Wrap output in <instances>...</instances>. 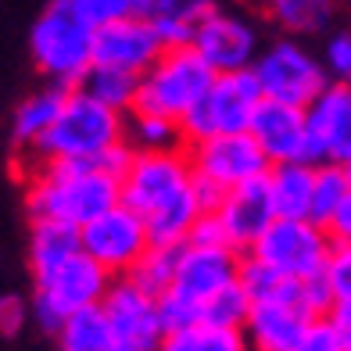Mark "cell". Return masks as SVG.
<instances>
[{
	"label": "cell",
	"instance_id": "cell-1",
	"mask_svg": "<svg viewBox=\"0 0 351 351\" xmlns=\"http://www.w3.org/2000/svg\"><path fill=\"white\" fill-rule=\"evenodd\" d=\"M122 204L143 215L154 244L183 247L197 219L208 212L197 190V176L183 151H133L122 176Z\"/></svg>",
	"mask_w": 351,
	"mask_h": 351
},
{
	"label": "cell",
	"instance_id": "cell-2",
	"mask_svg": "<svg viewBox=\"0 0 351 351\" xmlns=\"http://www.w3.org/2000/svg\"><path fill=\"white\" fill-rule=\"evenodd\" d=\"M25 208L33 222H61L83 230L122 201L119 172L101 162H61V158H25Z\"/></svg>",
	"mask_w": 351,
	"mask_h": 351
},
{
	"label": "cell",
	"instance_id": "cell-3",
	"mask_svg": "<svg viewBox=\"0 0 351 351\" xmlns=\"http://www.w3.org/2000/svg\"><path fill=\"white\" fill-rule=\"evenodd\" d=\"M130 119L90 97L86 90H69V101L61 108L54 130L40 140V147L29 158H61V162H101L111 172L125 169L130 162Z\"/></svg>",
	"mask_w": 351,
	"mask_h": 351
},
{
	"label": "cell",
	"instance_id": "cell-4",
	"mask_svg": "<svg viewBox=\"0 0 351 351\" xmlns=\"http://www.w3.org/2000/svg\"><path fill=\"white\" fill-rule=\"evenodd\" d=\"M93 47H97V29L69 0H51L29 29L33 65L54 86L75 90L83 83L93 69Z\"/></svg>",
	"mask_w": 351,
	"mask_h": 351
},
{
	"label": "cell",
	"instance_id": "cell-5",
	"mask_svg": "<svg viewBox=\"0 0 351 351\" xmlns=\"http://www.w3.org/2000/svg\"><path fill=\"white\" fill-rule=\"evenodd\" d=\"M244 258L237 247H208V244H183L180 247V265H176L172 287L158 298L162 315L169 330H183L204 323L208 301L226 291L230 283L241 280Z\"/></svg>",
	"mask_w": 351,
	"mask_h": 351
},
{
	"label": "cell",
	"instance_id": "cell-6",
	"mask_svg": "<svg viewBox=\"0 0 351 351\" xmlns=\"http://www.w3.org/2000/svg\"><path fill=\"white\" fill-rule=\"evenodd\" d=\"M215 75L219 72L194 47H165L162 58L140 75L133 111H151V115H165V119L183 122L204 101V93L212 90Z\"/></svg>",
	"mask_w": 351,
	"mask_h": 351
},
{
	"label": "cell",
	"instance_id": "cell-7",
	"mask_svg": "<svg viewBox=\"0 0 351 351\" xmlns=\"http://www.w3.org/2000/svg\"><path fill=\"white\" fill-rule=\"evenodd\" d=\"M33 319L47 333H58L69 315L101 305L111 287V273L86 251H75L54 269L33 273Z\"/></svg>",
	"mask_w": 351,
	"mask_h": 351
},
{
	"label": "cell",
	"instance_id": "cell-8",
	"mask_svg": "<svg viewBox=\"0 0 351 351\" xmlns=\"http://www.w3.org/2000/svg\"><path fill=\"white\" fill-rule=\"evenodd\" d=\"M190 165L197 176V190L204 208L215 212L226 190H237L251 180L269 176L273 162L265 158L262 143L251 133H219V136H204L190 143Z\"/></svg>",
	"mask_w": 351,
	"mask_h": 351
},
{
	"label": "cell",
	"instance_id": "cell-9",
	"mask_svg": "<svg viewBox=\"0 0 351 351\" xmlns=\"http://www.w3.org/2000/svg\"><path fill=\"white\" fill-rule=\"evenodd\" d=\"M333 237L326 226H319L312 219H273L269 230L251 244L247 258L262 262L276 273L291 280H319L330 262Z\"/></svg>",
	"mask_w": 351,
	"mask_h": 351
},
{
	"label": "cell",
	"instance_id": "cell-10",
	"mask_svg": "<svg viewBox=\"0 0 351 351\" xmlns=\"http://www.w3.org/2000/svg\"><path fill=\"white\" fill-rule=\"evenodd\" d=\"M251 72L258 75L265 101H280V104H294V108H308L319 93L330 86L323 58H315L308 47L294 36H283L276 43H269L258 54Z\"/></svg>",
	"mask_w": 351,
	"mask_h": 351
},
{
	"label": "cell",
	"instance_id": "cell-11",
	"mask_svg": "<svg viewBox=\"0 0 351 351\" xmlns=\"http://www.w3.org/2000/svg\"><path fill=\"white\" fill-rule=\"evenodd\" d=\"M262 101H265L262 83L251 69L215 75V83L204 93V101L183 119L186 143L204 140V136H219V133H247Z\"/></svg>",
	"mask_w": 351,
	"mask_h": 351
},
{
	"label": "cell",
	"instance_id": "cell-12",
	"mask_svg": "<svg viewBox=\"0 0 351 351\" xmlns=\"http://www.w3.org/2000/svg\"><path fill=\"white\" fill-rule=\"evenodd\" d=\"M79 241H83V251L93 262H101L111 276H130L154 244L143 215L122 201L115 208H108L104 215H97L93 222H86L79 230Z\"/></svg>",
	"mask_w": 351,
	"mask_h": 351
},
{
	"label": "cell",
	"instance_id": "cell-13",
	"mask_svg": "<svg viewBox=\"0 0 351 351\" xmlns=\"http://www.w3.org/2000/svg\"><path fill=\"white\" fill-rule=\"evenodd\" d=\"M101 308H104L111 330H115V341L122 348H133V351H158L162 348L165 333H169L165 315H162V301H158V294L143 291L133 276L111 280Z\"/></svg>",
	"mask_w": 351,
	"mask_h": 351
},
{
	"label": "cell",
	"instance_id": "cell-14",
	"mask_svg": "<svg viewBox=\"0 0 351 351\" xmlns=\"http://www.w3.org/2000/svg\"><path fill=\"white\" fill-rule=\"evenodd\" d=\"M190 47L208 61V65L222 75V72H247L258 61V29L247 14L241 11H226L215 8L208 11L194 29Z\"/></svg>",
	"mask_w": 351,
	"mask_h": 351
},
{
	"label": "cell",
	"instance_id": "cell-15",
	"mask_svg": "<svg viewBox=\"0 0 351 351\" xmlns=\"http://www.w3.org/2000/svg\"><path fill=\"white\" fill-rule=\"evenodd\" d=\"M165 43L158 29L143 14H125L119 22H108L97 29V47H93V65L101 69H119L130 75H143L158 58Z\"/></svg>",
	"mask_w": 351,
	"mask_h": 351
},
{
	"label": "cell",
	"instance_id": "cell-16",
	"mask_svg": "<svg viewBox=\"0 0 351 351\" xmlns=\"http://www.w3.org/2000/svg\"><path fill=\"white\" fill-rule=\"evenodd\" d=\"M308 119V158L319 162H348L351 158V86L330 83L305 108Z\"/></svg>",
	"mask_w": 351,
	"mask_h": 351
},
{
	"label": "cell",
	"instance_id": "cell-17",
	"mask_svg": "<svg viewBox=\"0 0 351 351\" xmlns=\"http://www.w3.org/2000/svg\"><path fill=\"white\" fill-rule=\"evenodd\" d=\"M215 219L222 233H226L230 247L237 251H251V244L269 230V222L276 219V208H273V197H269V183L265 176L262 180H251L237 190H226L215 208Z\"/></svg>",
	"mask_w": 351,
	"mask_h": 351
},
{
	"label": "cell",
	"instance_id": "cell-18",
	"mask_svg": "<svg viewBox=\"0 0 351 351\" xmlns=\"http://www.w3.org/2000/svg\"><path fill=\"white\" fill-rule=\"evenodd\" d=\"M247 133L262 143V151H265V158L273 165L312 162L308 158V119H305V108L280 104V101H262V108H258V115H254Z\"/></svg>",
	"mask_w": 351,
	"mask_h": 351
},
{
	"label": "cell",
	"instance_id": "cell-19",
	"mask_svg": "<svg viewBox=\"0 0 351 351\" xmlns=\"http://www.w3.org/2000/svg\"><path fill=\"white\" fill-rule=\"evenodd\" d=\"M312 319L301 301H254L244 323L247 351H294Z\"/></svg>",
	"mask_w": 351,
	"mask_h": 351
},
{
	"label": "cell",
	"instance_id": "cell-20",
	"mask_svg": "<svg viewBox=\"0 0 351 351\" xmlns=\"http://www.w3.org/2000/svg\"><path fill=\"white\" fill-rule=\"evenodd\" d=\"M69 101V86H43L36 93H29V97L14 108L11 115V140L14 147H19L25 158L40 147V140L54 130V122L61 115V108Z\"/></svg>",
	"mask_w": 351,
	"mask_h": 351
},
{
	"label": "cell",
	"instance_id": "cell-21",
	"mask_svg": "<svg viewBox=\"0 0 351 351\" xmlns=\"http://www.w3.org/2000/svg\"><path fill=\"white\" fill-rule=\"evenodd\" d=\"M269 197L280 219H312V194H315V162H283L265 176Z\"/></svg>",
	"mask_w": 351,
	"mask_h": 351
},
{
	"label": "cell",
	"instance_id": "cell-22",
	"mask_svg": "<svg viewBox=\"0 0 351 351\" xmlns=\"http://www.w3.org/2000/svg\"><path fill=\"white\" fill-rule=\"evenodd\" d=\"M215 8V0H154L151 22L165 47H190L197 22Z\"/></svg>",
	"mask_w": 351,
	"mask_h": 351
},
{
	"label": "cell",
	"instance_id": "cell-23",
	"mask_svg": "<svg viewBox=\"0 0 351 351\" xmlns=\"http://www.w3.org/2000/svg\"><path fill=\"white\" fill-rule=\"evenodd\" d=\"M54 337H58V351H115L119 348L115 330H111L101 305L69 315Z\"/></svg>",
	"mask_w": 351,
	"mask_h": 351
},
{
	"label": "cell",
	"instance_id": "cell-24",
	"mask_svg": "<svg viewBox=\"0 0 351 351\" xmlns=\"http://www.w3.org/2000/svg\"><path fill=\"white\" fill-rule=\"evenodd\" d=\"M75 251H83L79 230L61 226V222H33V237H29V269L33 273L54 269L58 262L72 258Z\"/></svg>",
	"mask_w": 351,
	"mask_h": 351
},
{
	"label": "cell",
	"instance_id": "cell-25",
	"mask_svg": "<svg viewBox=\"0 0 351 351\" xmlns=\"http://www.w3.org/2000/svg\"><path fill=\"white\" fill-rule=\"evenodd\" d=\"M262 11L291 36H308L330 25L333 0H262Z\"/></svg>",
	"mask_w": 351,
	"mask_h": 351
},
{
	"label": "cell",
	"instance_id": "cell-26",
	"mask_svg": "<svg viewBox=\"0 0 351 351\" xmlns=\"http://www.w3.org/2000/svg\"><path fill=\"white\" fill-rule=\"evenodd\" d=\"M158 351H247V341H244V330L194 323L183 330H169Z\"/></svg>",
	"mask_w": 351,
	"mask_h": 351
},
{
	"label": "cell",
	"instance_id": "cell-27",
	"mask_svg": "<svg viewBox=\"0 0 351 351\" xmlns=\"http://www.w3.org/2000/svg\"><path fill=\"white\" fill-rule=\"evenodd\" d=\"M130 147L133 151H180L186 143L183 122L151 115V111H130Z\"/></svg>",
	"mask_w": 351,
	"mask_h": 351
},
{
	"label": "cell",
	"instance_id": "cell-28",
	"mask_svg": "<svg viewBox=\"0 0 351 351\" xmlns=\"http://www.w3.org/2000/svg\"><path fill=\"white\" fill-rule=\"evenodd\" d=\"M79 90H86L90 97H97L101 104L115 108V111H133L136 108V90H140V75L119 72V69H101L93 65L90 75L79 83Z\"/></svg>",
	"mask_w": 351,
	"mask_h": 351
},
{
	"label": "cell",
	"instance_id": "cell-29",
	"mask_svg": "<svg viewBox=\"0 0 351 351\" xmlns=\"http://www.w3.org/2000/svg\"><path fill=\"white\" fill-rule=\"evenodd\" d=\"M351 194V176L344 162H319L315 165V194H312V222L326 226L337 204Z\"/></svg>",
	"mask_w": 351,
	"mask_h": 351
},
{
	"label": "cell",
	"instance_id": "cell-30",
	"mask_svg": "<svg viewBox=\"0 0 351 351\" xmlns=\"http://www.w3.org/2000/svg\"><path fill=\"white\" fill-rule=\"evenodd\" d=\"M176 265H180V247H169V244H151V251L140 258V265L133 269V280L143 287V291H151L162 298L172 280H176Z\"/></svg>",
	"mask_w": 351,
	"mask_h": 351
},
{
	"label": "cell",
	"instance_id": "cell-31",
	"mask_svg": "<svg viewBox=\"0 0 351 351\" xmlns=\"http://www.w3.org/2000/svg\"><path fill=\"white\" fill-rule=\"evenodd\" d=\"M247 315H251V298H247V291H244V283L237 280V283H230L226 291H219V294L208 301V308H204V323L230 326V330H244Z\"/></svg>",
	"mask_w": 351,
	"mask_h": 351
},
{
	"label": "cell",
	"instance_id": "cell-32",
	"mask_svg": "<svg viewBox=\"0 0 351 351\" xmlns=\"http://www.w3.org/2000/svg\"><path fill=\"white\" fill-rule=\"evenodd\" d=\"M323 283L333 298V305H348L351 301V244H333L330 262L323 269Z\"/></svg>",
	"mask_w": 351,
	"mask_h": 351
},
{
	"label": "cell",
	"instance_id": "cell-33",
	"mask_svg": "<svg viewBox=\"0 0 351 351\" xmlns=\"http://www.w3.org/2000/svg\"><path fill=\"white\" fill-rule=\"evenodd\" d=\"M319 58H323V65H326L330 83H348L351 86V29L330 33Z\"/></svg>",
	"mask_w": 351,
	"mask_h": 351
},
{
	"label": "cell",
	"instance_id": "cell-34",
	"mask_svg": "<svg viewBox=\"0 0 351 351\" xmlns=\"http://www.w3.org/2000/svg\"><path fill=\"white\" fill-rule=\"evenodd\" d=\"M294 351H348V348H344V337H341L337 323H333L330 315H319V319L308 323V330L301 333Z\"/></svg>",
	"mask_w": 351,
	"mask_h": 351
},
{
	"label": "cell",
	"instance_id": "cell-35",
	"mask_svg": "<svg viewBox=\"0 0 351 351\" xmlns=\"http://www.w3.org/2000/svg\"><path fill=\"white\" fill-rule=\"evenodd\" d=\"M69 4L83 14L93 29H101L108 22H119V19H125V14H136L133 0H69Z\"/></svg>",
	"mask_w": 351,
	"mask_h": 351
},
{
	"label": "cell",
	"instance_id": "cell-36",
	"mask_svg": "<svg viewBox=\"0 0 351 351\" xmlns=\"http://www.w3.org/2000/svg\"><path fill=\"white\" fill-rule=\"evenodd\" d=\"M29 315H33V308H29L25 298L0 294V337H19L29 323Z\"/></svg>",
	"mask_w": 351,
	"mask_h": 351
},
{
	"label": "cell",
	"instance_id": "cell-37",
	"mask_svg": "<svg viewBox=\"0 0 351 351\" xmlns=\"http://www.w3.org/2000/svg\"><path fill=\"white\" fill-rule=\"evenodd\" d=\"M326 233L333 237V244H351V194L337 204V212L326 219Z\"/></svg>",
	"mask_w": 351,
	"mask_h": 351
},
{
	"label": "cell",
	"instance_id": "cell-38",
	"mask_svg": "<svg viewBox=\"0 0 351 351\" xmlns=\"http://www.w3.org/2000/svg\"><path fill=\"white\" fill-rule=\"evenodd\" d=\"M330 319H333V323H337L341 337H344V348L351 351V301H348V305H333Z\"/></svg>",
	"mask_w": 351,
	"mask_h": 351
},
{
	"label": "cell",
	"instance_id": "cell-39",
	"mask_svg": "<svg viewBox=\"0 0 351 351\" xmlns=\"http://www.w3.org/2000/svg\"><path fill=\"white\" fill-rule=\"evenodd\" d=\"M344 169H348V176H351V158H348V162H344Z\"/></svg>",
	"mask_w": 351,
	"mask_h": 351
},
{
	"label": "cell",
	"instance_id": "cell-40",
	"mask_svg": "<svg viewBox=\"0 0 351 351\" xmlns=\"http://www.w3.org/2000/svg\"><path fill=\"white\" fill-rule=\"evenodd\" d=\"M115 351H133V348H122V344H119V348H115Z\"/></svg>",
	"mask_w": 351,
	"mask_h": 351
}]
</instances>
